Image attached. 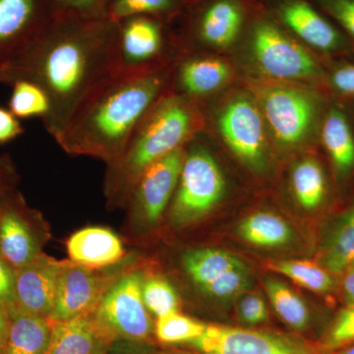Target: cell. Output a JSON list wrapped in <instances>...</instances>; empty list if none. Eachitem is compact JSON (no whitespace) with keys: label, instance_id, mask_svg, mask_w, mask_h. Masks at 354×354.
Instances as JSON below:
<instances>
[{"label":"cell","instance_id":"cell-1","mask_svg":"<svg viewBox=\"0 0 354 354\" xmlns=\"http://www.w3.org/2000/svg\"><path fill=\"white\" fill-rule=\"evenodd\" d=\"M118 23L55 16L22 57L0 73V83L28 80L50 100L44 128L57 139L86 95L118 69Z\"/></svg>","mask_w":354,"mask_h":354},{"label":"cell","instance_id":"cell-2","mask_svg":"<svg viewBox=\"0 0 354 354\" xmlns=\"http://www.w3.org/2000/svg\"><path fill=\"white\" fill-rule=\"evenodd\" d=\"M176 64L139 71L114 70L86 95L55 142L68 155L111 164L146 114L171 90Z\"/></svg>","mask_w":354,"mask_h":354},{"label":"cell","instance_id":"cell-3","mask_svg":"<svg viewBox=\"0 0 354 354\" xmlns=\"http://www.w3.org/2000/svg\"><path fill=\"white\" fill-rule=\"evenodd\" d=\"M200 104L169 91L162 95L128 139L122 152L106 165L104 194L109 209L124 208L142 174L153 162L187 145L201 134Z\"/></svg>","mask_w":354,"mask_h":354},{"label":"cell","instance_id":"cell-4","mask_svg":"<svg viewBox=\"0 0 354 354\" xmlns=\"http://www.w3.org/2000/svg\"><path fill=\"white\" fill-rule=\"evenodd\" d=\"M248 86L277 146L292 150L318 143L321 121L330 100L323 88L263 78L251 80Z\"/></svg>","mask_w":354,"mask_h":354},{"label":"cell","instance_id":"cell-5","mask_svg":"<svg viewBox=\"0 0 354 354\" xmlns=\"http://www.w3.org/2000/svg\"><path fill=\"white\" fill-rule=\"evenodd\" d=\"M248 50L263 79L323 88L327 58L298 43L271 21L260 20L253 26Z\"/></svg>","mask_w":354,"mask_h":354},{"label":"cell","instance_id":"cell-6","mask_svg":"<svg viewBox=\"0 0 354 354\" xmlns=\"http://www.w3.org/2000/svg\"><path fill=\"white\" fill-rule=\"evenodd\" d=\"M225 191L218 160L197 135L186 146L178 183L165 214L172 230H186L204 220L223 201Z\"/></svg>","mask_w":354,"mask_h":354},{"label":"cell","instance_id":"cell-7","mask_svg":"<svg viewBox=\"0 0 354 354\" xmlns=\"http://www.w3.org/2000/svg\"><path fill=\"white\" fill-rule=\"evenodd\" d=\"M186 146L153 162L133 187L122 227L123 239L130 245L141 243L164 220L178 183Z\"/></svg>","mask_w":354,"mask_h":354},{"label":"cell","instance_id":"cell-8","mask_svg":"<svg viewBox=\"0 0 354 354\" xmlns=\"http://www.w3.org/2000/svg\"><path fill=\"white\" fill-rule=\"evenodd\" d=\"M213 123L235 157L258 174L269 165V132L259 104L250 92L232 93L216 104Z\"/></svg>","mask_w":354,"mask_h":354},{"label":"cell","instance_id":"cell-9","mask_svg":"<svg viewBox=\"0 0 354 354\" xmlns=\"http://www.w3.org/2000/svg\"><path fill=\"white\" fill-rule=\"evenodd\" d=\"M145 266L139 260L127 270L95 309L97 322L115 339L152 342L155 322L142 295Z\"/></svg>","mask_w":354,"mask_h":354},{"label":"cell","instance_id":"cell-10","mask_svg":"<svg viewBox=\"0 0 354 354\" xmlns=\"http://www.w3.org/2000/svg\"><path fill=\"white\" fill-rule=\"evenodd\" d=\"M169 23L151 16H134L118 22V69L139 71L162 68L181 57L172 50H184L180 39H171Z\"/></svg>","mask_w":354,"mask_h":354},{"label":"cell","instance_id":"cell-11","mask_svg":"<svg viewBox=\"0 0 354 354\" xmlns=\"http://www.w3.org/2000/svg\"><path fill=\"white\" fill-rule=\"evenodd\" d=\"M50 239L48 223L20 193L8 188L0 195V255L14 270L39 257Z\"/></svg>","mask_w":354,"mask_h":354},{"label":"cell","instance_id":"cell-12","mask_svg":"<svg viewBox=\"0 0 354 354\" xmlns=\"http://www.w3.org/2000/svg\"><path fill=\"white\" fill-rule=\"evenodd\" d=\"M139 260L133 256L108 269L93 270L67 259L58 279L55 305L48 320L60 322L92 313L111 286Z\"/></svg>","mask_w":354,"mask_h":354},{"label":"cell","instance_id":"cell-13","mask_svg":"<svg viewBox=\"0 0 354 354\" xmlns=\"http://www.w3.org/2000/svg\"><path fill=\"white\" fill-rule=\"evenodd\" d=\"M185 346L202 354H324L315 342L298 335L218 324L207 325L201 337Z\"/></svg>","mask_w":354,"mask_h":354},{"label":"cell","instance_id":"cell-14","mask_svg":"<svg viewBox=\"0 0 354 354\" xmlns=\"http://www.w3.org/2000/svg\"><path fill=\"white\" fill-rule=\"evenodd\" d=\"M55 16L50 0H0V73L31 48Z\"/></svg>","mask_w":354,"mask_h":354},{"label":"cell","instance_id":"cell-15","mask_svg":"<svg viewBox=\"0 0 354 354\" xmlns=\"http://www.w3.org/2000/svg\"><path fill=\"white\" fill-rule=\"evenodd\" d=\"M318 144L342 194L354 189V100L330 97L319 129Z\"/></svg>","mask_w":354,"mask_h":354},{"label":"cell","instance_id":"cell-16","mask_svg":"<svg viewBox=\"0 0 354 354\" xmlns=\"http://www.w3.org/2000/svg\"><path fill=\"white\" fill-rule=\"evenodd\" d=\"M279 16L310 50L327 59L354 58V46L337 25L305 0H286Z\"/></svg>","mask_w":354,"mask_h":354},{"label":"cell","instance_id":"cell-17","mask_svg":"<svg viewBox=\"0 0 354 354\" xmlns=\"http://www.w3.org/2000/svg\"><path fill=\"white\" fill-rule=\"evenodd\" d=\"M189 11L183 46L188 41L213 48L234 43L243 24V11L235 0H214L186 7Z\"/></svg>","mask_w":354,"mask_h":354},{"label":"cell","instance_id":"cell-18","mask_svg":"<svg viewBox=\"0 0 354 354\" xmlns=\"http://www.w3.org/2000/svg\"><path fill=\"white\" fill-rule=\"evenodd\" d=\"M66 260L41 253L15 270L16 308L24 313L48 319L55 305L58 279Z\"/></svg>","mask_w":354,"mask_h":354},{"label":"cell","instance_id":"cell-19","mask_svg":"<svg viewBox=\"0 0 354 354\" xmlns=\"http://www.w3.org/2000/svg\"><path fill=\"white\" fill-rule=\"evenodd\" d=\"M177 62L172 77L171 91L199 104L218 92L232 77V68L225 60L186 51Z\"/></svg>","mask_w":354,"mask_h":354},{"label":"cell","instance_id":"cell-20","mask_svg":"<svg viewBox=\"0 0 354 354\" xmlns=\"http://www.w3.org/2000/svg\"><path fill=\"white\" fill-rule=\"evenodd\" d=\"M66 250L71 262L93 270L108 269L128 257L122 239L104 227L77 230L67 239Z\"/></svg>","mask_w":354,"mask_h":354},{"label":"cell","instance_id":"cell-21","mask_svg":"<svg viewBox=\"0 0 354 354\" xmlns=\"http://www.w3.org/2000/svg\"><path fill=\"white\" fill-rule=\"evenodd\" d=\"M290 187L297 204L310 213L327 208L339 192L327 160L316 155L305 156L293 165Z\"/></svg>","mask_w":354,"mask_h":354},{"label":"cell","instance_id":"cell-22","mask_svg":"<svg viewBox=\"0 0 354 354\" xmlns=\"http://www.w3.org/2000/svg\"><path fill=\"white\" fill-rule=\"evenodd\" d=\"M114 339L92 312L53 323L46 354H97L106 351Z\"/></svg>","mask_w":354,"mask_h":354},{"label":"cell","instance_id":"cell-23","mask_svg":"<svg viewBox=\"0 0 354 354\" xmlns=\"http://www.w3.org/2000/svg\"><path fill=\"white\" fill-rule=\"evenodd\" d=\"M317 262L337 276L354 263V193L342 209L328 216Z\"/></svg>","mask_w":354,"mask_h":354},{"label":"cell","instance_id":"cell-24","mask_svg":"<svg viewBox=\"0 0 354 354\" xmlns=\"http://www.w3.org/2000/svg\"><path fill=\"white\" fill-rule=\"evenodd\" d=\"M179 264L188 281L200 290L221 274L245 263L221 249L196 247L184 250Z\"/></svg>","mask_w":354,"mask_h":354},{"label":"cell","instance_id":"cell-25","mask_svg":"<svg viewBox=\"0 0 354 354\" xmlns=\"http://www.w3.org/2000/svg\"><path fill=\"white\" fill-rule=\"evenodd\" d=\"M10 327L1 354H46L53 323L18 309L9 312Z\"/></svg>","mask_w":354,"mask_h":354},{"label":"cell","instance_id":"cell-26","mask_svg":"<svg viewBox=\"0 0 354 354\" xmlns=\"http://www.w3.org/2000/svg\"><path fill=\"white\" fill-rule=\"evenodd\" d=\"M264 288L270 304L279 318L298 334L309 332L313 316L308 305L290 286L277 279H267Z\"/></svg>","mask_w":354,"mask_h":354},{"label":"cell","instance_id":"cell-27","mask_svg":"<svg viewBox=\"0 0 354 354\" xmlns=\"http://www.w3.org/2000/svg\"><path fill=\"white\" fill-rule=\"evenodd\" d=\"M270 270L283 274L321 297H335L337 291V276L328 271L317 261L281 260L268 264Z\"/></svg>","mask_w":354,"mask_h":354},{"label":"cell","instance_id":"cell-28","mask_svg":"<svg viewBox=\"0 0 354 354\" xmlns=\"http://www.w3.org/2000/svg\"><path fill=\"white\" fill-rule=\"evenodd\" d=\"M243 241L258 247L274 248L292 239V230L283 218L270 212H257L246 216L237 227Z\"/></svg>","mask_w":354,"mask_h":354},{"label":"cell","instance_id":"cell-29","mask_svg":"<svg viewBox=\"0 0 354 354\" xmlns=\"http://www.w3.org/2000/svg\"><path fill=\"white\" fill-rule=\"evenodd\" d=\"M184 9L181 0H111L106 18L118 23L134 16H151L169 23Z\"/></svg>","mask_w":354,"mask_h":354},{"label":"cell","instance_id":"cell-30","mask_svg":"<svg viewBox=\"0 0 354 354\" xmlns=\"http://www.w3.org/2000/svg\"><path fill=\"white\" fill-rule=\"evenodd\" d=\"M149 268L145 266L142 283V295L146 308L156 318L178 312L180 298L176 288L165 277Z\"/></svg>","mask_w":354,"mask_h":354},{"label":"cell","instance_id":"cell-31","mask_svg":"<svg viewBox=\"0 0 354 354\" xmlns=\"http://www.w3.org/2000/svg\"><path fill=\"white\" fill-rule=\"evenodd\" d=\"M207 324L180 312L158 317L155 321L153 335L164 346H187L201 337Z\"/></svg>","mask_w":354,"mask_h":354},{"label":"cell","instance_id":"cell-32","mask_svg":"<svg viewBox=\"0 0 354 354\" xmlns=\"http://www.w3.org/2000/svg\"><path fill=\"white\" fill-rule=\"evenodd\" d=\"M12 93L9 100V111L19 120L39 118L41 120L50 113V104L46 92L37 84L17 80L11 84Z\"/></svg>","mask_w":354,"mask_h":354},{"label":"cell","instance_id":"cell-33","mask_svg":"<svg viewBox=\"0 0 354 354\" xmlns=\"http://www.w3.org/2000/svg\"><path fill=\"white\" fill-rule=\"evenodd\" d=\"M252 285V274L246 264L239 266L205 286L200 292L218 302H228L245 293Z\"/></svg>","mask_w":354,"mask_h":354},{"label":"cell","instance_id":"cell-34","mask_svg":"<svg viewBox=\"0 0 354 354\" xmlns=\"http://www.w3.org/2000/svg\"><path fill=\"white\" fill-rule=\"evenodd\" d=\"M315 344L322 353L354 346V306L342 307Z\"/></svg>","mask_w":354,"mask_h":354},{"label":"cell","instance_id":"cell-35","mask_svg":"<svg viewBox=\"0 0 354 354\" xmlns=\"http://www.w3.org/2000/svg\"><path fill=\"white\" fill-rule=\"evenodd\" d=\"M323 88L333 99L354 100V58L328 59Z\"/></svg>","mask_w":354,"mask_h":354},{"label":"cell","instance_id":"cell-36","mask_svg":"<svg viewBox=\"0 0 354 354\" xmlns=\"http://www.w3.org/2000/svg\"><path fill=\"white\" fill-rule=\"evenodd\" d=\"M55 15L81 19L106 18L111 0H50Z\"/></svg>","mask_w":354,"mask_h":354},{"label":"cell","instance_id":"cell-37","mask_svg":"<svg viewBox=\"0 0 354 354\" xmlns=\"http://www.w3.org/2000/svg\"><path fill=\"white\" fill-rule=\"evenodd\" d=\"M237 318L243 328H256L269 321V311L262 297L257 293L245 292L239 297Z\"/></svg>","mask_w":354,"mask_h":354},{"label":"cell","instance_id":"cell-38","mask_svg":"<svg viewBox=\"0 0 354 354\" xmlns=\"http://www.w3.org/2000/svg\"><path fill=\"white\" fill-rule=\"evenodd\" d=\"M326 15L354 46V0H317Z\"/></svg>","mask_w":354,"mask_h":354},{"label":"cell","instance_id":"cell-39","mask_svg":"<svg viewBox=\"0 0 354 354\" xmlns=\"http://www.w3.org/2000/svg\"><path fill=\"white\" fill-rule=\"evenodd\" d=\"M16 272L12 266L0 255V305L9 312L16 308Z\"/></svg>","mask_w":354,"mask_h":354},{"label":"cell","instance_id":"cell-40","mask_svg":"<svg viewBox=\"0 0 354 354\" xmlns=\"http://www.w3.org/2000/svg\"><path fill=\"white\" fill-rule=\"evenodd\" d=\"M106 354H165V353L164 351H158L153 346V342L116 339L111 342Z\"/></svg>","mask_w":354,"mask_h":354},{"label":"cell","instance_id":"cell-41","mask_svg":"<svg viewBox=\"0 0 354 354\" xmlns=\"http://www.w3.org/2000/svg\"><path fill=\"white\" fill-rule=\"evenodd\" d=\"M24 133L19 120L9 109L0 106V144L12 141Z\"/></svg>","mask_w":354,"mask_h":354},{"label":"cell","instance_id":"cell-42","mask_svg":"<svg viewBox=\"0 0 354 354\" xmlns=\"http://www.w3.org/2000/svg\"><path fill=\"white\" fill-rule=\"evenodd\" d=\"M342 307L354 306V263L337 274V291Z\"/></svg>","mask_w":354,"mask_h":354},{"label":"cell","instance_id":"cell-43","mask_svg":"<svg viewBox=\"0 0 354 354\" xmlns=\"http://www.w3.org/2000/svg\"><path fill=\"white\" fill-rule=\"evenodd\" d=\"M10 327V314L6 307L0 305V354L3 351Z\"/></svg>","mask_w":354,"mask_h":354},{"label":"cell","instance_id":"cell-44","mask_svg":"<svg viewBox=\"0 0 354 354\" xmlns=\"http://www.w3.org/2000/svg\"><path fill=\"white\" fill-rule=\"evenodd\" d=\"M165 354H202L187 348H171L164 351Z\"/></svg>","mask_w":354,"mask_h":354},{"label":"cell","instance_id":"cell-45","mask_svg":"<svg viewBox=\"0 0 354 354\" xmlns=\"http://www.w3.org/2000/svg\"><path fill=\"white\" fill-rule=\"evenodd\" d=\"M324 354H354V346H348V348L339 349V351H333V353Z\"/></svg>","mask_w":354,"mask_h":354},{"label":"cell","instance_id":"cell-46","mask_svg":"<svg viewBox=\"0 0 354 354\" xmlns=\"http://www.w3.org/2000/svg\"><path fill=\"white\" fill-rule=\"evenodd\" d=\"M183 1L184 7H190L195 6V4L201 3L203 1H206V0H181Z\"/></svg>","mask_w":354,"mask_h":354},{"label":"cell","instance_id":"cell-47","mask_svg":"<svg viewBox=\"0 0 354 354\" xmlns=\"http://www.w3.org/2000/svg\"><path fill=\"white\" fill-rule=\"evenodd\" d=\"M8 189V187H6V186L3 185V183H2V181L0 180V195L2 194V193L4 192V191Z\"/></svg>","mask_w":354,"mask_h":354},{"label":"cell","instance_id":"cell-48","mask_svg":"<svg viewBox=\"0 0 354 354\" xmlns=\"http://www.w3.org/2000/svg\"><path fill=\"white\" fill-rule=\"evenodd\" d=\"M106 351H108V349H106V351H102V353H97V354H106Z\"/></svg>","mask_w":354,"mask_h":354}]
</instances>
